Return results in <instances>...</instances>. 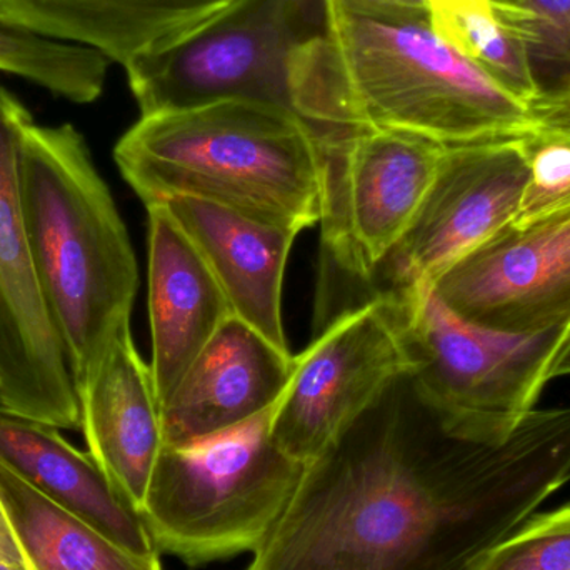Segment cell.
<instances>
[{
  "instance_id": "6",
  "label": "cell",
  "mask_w": 570,
  "mask_h": 570,
  "mask_svg": "<svg viewBox=\"0 0 570 570\" xmlns=\"http://www.w3.org/2000/svg\"><path fill=\"white\" fill-rule=\"evenodd\" d=\"M328 19V0H236L203 26L126 67L140 114L226 100L295 112L292 59L327 30Z\"/></svg>"
},
{
  "instance_id": "7",
  "label": "cell",
  "mask_w": 570,
  "mask_h": 570,
  "mask_svg": "<svg viewBox=\"0 0 570 570\" xmlns=\"http://www.w3.org/2000/svg\"><path fill=\"white\" fill-rule=\"evenodd\" d=\"M402 295L417 357L409 379L415 399L458 434L489 442L508 439L534 411L569 328L498 334L452 314L431 285Z\"/></svg>"
},
{
  "instance_id": "27",
  "label": "cell",
  "mask_w": 570,
  "mask_h": 570,
  "mask_svg": "<svg viewBox=\"0 0 570 570\" xmlns=\"http://www.w3.org/2000/svg\"><path fill=\"white\" fill-rule=\"evenodd\" d=\"M0 570H27L22 566L13 564V562L7 561V559L0 558Z\"/></svg>"
},
{
  "instance_id": "19",
  "label": "cell",
  "mask_w": 570,
  "mask_h": 570,
  "mask_svg": "<svg viewBox=\"0 0 570 570\" xmlns=\"http://www.w3.org/2000/svg\"><path fill=\"white\" fill-rule=\"evenodd\" d=\"M0 501L27 570H163L159 556L127 551L0 462Z\"/></svg>"
},
{
  "instance_id": "8",
  "label": "cell",
  "mask_w": 570,
  "mask_h": 570,
  "mask_svg": "<svg viewBox=\"0 0 570 570\" xmlns=\"http://www.w3.org/2000/svg\"><path fill=\"white\" fill-rule=\"evenodd\" d=\"M415 368L407 301L399 292H381L335 317L294 355L274 411V442L302 465L311 464Z\"/></svg>"
},
{
  "instance_id": "1",
  "label": "cell",
  "mask_w": 570,
  "mask_h": 570,
  "mask_svg": "<svg viewBox=\"0 0 570 570\" xmlns=\"http://www.w3.org/2000/svg\"><path fill=\"white\" fill-rule=\"evenodd\" d=\"M415 405L375 407L305 465L246 570H478L570 481V407L489 442Z\"/></svg>"
},
{
  "instance_id": "30",
  "label": "cell",
  "mask_w": 570,
  "mask_h": 570,
  "mask_svg": "<svg viewBox=\"0 0 570 570\" xmlns=\"http://www.w3.org/2000/svg\"><path fill=\"white\" fill-rule=\"evenodd\" d=\"M394 2L415 3V6H429L428 0H394Z\"/></svg>"
},
{
  "instance_id": "18",
  "label": "cell",
  "mask_w": 570,
  "mask_h": 570,
  "mask_svg": "<svg viewBox=\"0 0 570 570\" xmlns=\"http://www.w3.org/2000/svg\"><path fill=\"white\" fill-rule=\"evenodd\" d=\"M236 0H0L33 32L97 50L126 69L203 26Z\"/></svg>"
},
{
  "instance_id": "3",
  "label": "cell",
  "mask_w": 570,
  "mask_h": 570,
  "mask_svg": "<svg viewBox=\"0 0 570 570\" xmlns=\"http://www.w3.org/2000/svg\"><path fill=\"white\" fill-rule=\"evenodd\" d=\"M114 159L146 207L186 197L298 234L321 220V139L283 107L226 100L140 116Z\"/></svg>"
},
{
  "instance_id": "23",
  "label": "cell",
  "mask_w": 570,
  "mask_h": 570,
  "mask_svg": "<svg viewBox=\"0 0 570 570\" xmlns=\"http://www.w3.org/2000/svg\"><path fill=\"white\" fill-rule=\"evenodd\" d=\"M519 142L528 159L529 180L515 219L570 206V117L549 107Z\"/></svg>"
},
{
  "instance_id": "28",
  "label": "cell",
  "mask_w": 570,
  "mask_h": 570,
  "mask_svg": "<svg viewBox=\"0 0 570 570\" xmlns=\"http://www.w3.org/2000/svg\"><path fill=\"white\" fill-rule=\"evenodd\" d=\"M556 107H558L561 112H564L566 116L570 117V94L568 97H566L564 100H561V102H554Z\"/></svg>"
},
{
  "instance_id": "26",
  "label": "cell",
  "mask_w": 570,
  "mask_h": 570,
  "mask_svg": "<svg viewBox=\"0 0 570 570\" xmlns=\"http://www.w3.org/2000/svg\"><path fill=\"white\" fill-rule=\"evenodd\" d=\"M562 375H570V334L552 362L549 379L562 377Z\"/></svg>"
},
{
  "instance_id": "21",
  "label": "cell",
  "mask_w": 570,
  "mask_h": 570,
  "mask_svg": "<svg viewBox=\"0 0 570 570\" xmlns=\"http://www.w3.org/2000/svg\"><path fill=\"white\" fill-rule=\"evenodd\" d=\"M435 29L499 86L541 112L546 104L528 47L502 26L485 0H451L431 9Z\"/></svg>"
},
{
  "instance_id": "17",
  "label": "cell",
  "mask_w": 570,
  "mask_h": 570,
  "mask_svg": "<svg viewBox=\"0 0 570 570\" xmlns=\"http://www.w3.org/2000/svg\"><path fill=\"white\" fill-rule=\"evenodd\" d=\"M59 431L0 409V462L127 551L159 556L139 512L112 488L92 455Z\"/></svg>"
},
{
  "instance_id": "20",
  "label": "cell",
  "mask_w": 570,
  "mask_h": 570,
  "mask_svg": "<svg viewBox=\"0 0 570 570\" xmlns=\"http://www.w3.org/2000/svg\"><path fill=\"white\" fill-rule=\"evenodd\" d=\"M110 60L97 50L33 32L0 10V72L73 104L99 99Z\"/></svg>"
},
{
  "instance_id": "16",
  "label": "cell",
  "mask_w": 570,
  "mask_h": 570,
  "mask_svg": "<svg viewBox=\"0 0 570 570\" xmlns=\"http://www.w3.org/2000/svg\"><path fill=\"white\" fill-rule=\"evenodd\" d=\"M229 302L233 315L288 351L283 322L285 266L298 233L204 200L166 203Z\"/></svg>"
},
{
  "instance_id": "2",
  "label": "cell",
  "mask_w": 570,
  "mask_h": 570,
  "mask_svg": "<svg viewBox=\"0 0 570 570\" xmlns=\"http://www.w3.org/2000/svg\"><path fill=\"white\" fill-rule=\"evenodd\" d=\"M321 37L291 66L297 116L314 129L412 134L442 146L515 139L539 110L499 86L435 29L431 7L328 0Z\"/></svg>"
},
{
  "instance_id": "13",
  "label": "cell",
  "mask_w": 570,
  "mask_h": 570,
  "mask_svg": "<svg viewBox=\"0 0 570 570\" xmlns=\"http://www.w3.org/2000/svg\"><path fill=\"white\" fill-rule=\"evenodd\" d=\"M294 355L230 315L160 407L169 448L194 444L253 421L291 381Z\"/></svg>"
},
{
  "instance_id": "12",
  "label": "cell",
  "mask_w": 570,
  "mask_h": 570,
  "mask_svg": "<svg viewBox=\"0 0 570 570\" xmlns=\"http://www.w3.org/2000/svg\"><path fill=\"white\" fill-rule=\"evenodd\" d=\"M529 180L519 137L448 146L401 243L385 261L389 291H419L518 217Z\"/></svg>"
},
{
  "instance_id": "5",
  "label": "cell",
  "mask_w": 570,
  "mask_h": 570,
  "mask_svg": "<svg viewBox=\"0 0 570 570\" xmlns=\"http://www.w3.org/2000/svg\"><path fill=\"white\" fill-rule=\"evenodd\" d=\"M276 404L223 434L164 448L140 508L159 554L199 568L263 546L305 468L274 442Z\"/></svg>"
},
{
  "instance_id": "11",
  "label": "cell",
  "mask_w": 570,
  "mask_h": 570,
  "mask_svg": "<svg viewBox=\"0 0 570 570\" xmlns=\"http://www.w3.org/2000/svg\"><path fill=\"white\" fill-rule=\"evenodd\" d=\"M431 288L452 314L485 331H570V206L511 220L442 271Z\"/></svg>"
},
{
  "instance_id": "4",
  "label": "cell",
  "mask_w": 570,
  "mask_h": 570,
  "mask_svg": "<svg viewBox=\"0 0 570 570\" xmlns=\"http://www.w3.org/2000/svg\"><path fill=\"white\" fill-rule=\"evenodd\" d=\"M19 189L40 292L77 387L117 328L130 324L136 254L86 140L70 124L29 127Z\"/></svg>"
},
{
  "instance_id": "29",
  "label": "cell",
  "mask_w": 570,
  "mask_h": 570,
  "mask_svg": "<svg viewBox=\"0 0 570 570\" xmlns=\"http://www.w3.org/2000/svg\"><path fill=\"white\" fill-rule=\"evenodd\" d=\"M428 2L431 9H439V7L445 6V3L451 2V0H428Z\"/></svg>"
},
{
  "instance_id": "15",
  "label": "cell",
  "mask_w": 570,
  "mask_h": 570,
  "mask_svg": "<svg viewBox=\"0 0 570 570\" xmlns=\"http://www.w3.org/2000/svg\"><path fill=\"white\" fill-rule=\"evenodd\" d=\"M149 213V318L160 407L233 315L223 288L166 204Z\"/></svg>"
},
{
  "instance_id": "10",
  "label": "cell",
  "mask_w": 570,
  "mask_h": 570,
  "mask_svg": "<svg viewBox=\"0 0 570 570\" xmlns=\"http://www.w3.org/2000/svg\"><path fill=\"white\" fill-rule=\"evenodd\" d=\"M32 124L0 83V409L80 431L79 397L40 292L20 204V147Z\"/></svg>"
},
{
  "instance_id": "9",
  "label": "cell",
  "mask_w": 570,
  "mask_h": 570,
  "mask_svg": "<svg viewBox=\"0 0 570 570\" xmlns=\"http://www.w3.org/2000/svg\"><path fill=\"white\" fill-rule=\"evenodd\" d=\"M317 132L322 247L342 273L371 281L411 227L445 146L392 130Z\"/></svg>"
},
{
  "instance_id": "14",
  "label": "cell",
  "mask_w": 570,
  "mask_h": 570,
  "mask_svg": "<svg viewBox=\"0 0 570 570\" xmlns=\"http://www.w3.org/2000/svg\"><path fill=\"white\" fill-rule=\"evenodd\" d=\"M76 391L89 454L140 514L166 441L153 372L137 352L130 324L117 328Z\"/></svg>"
},
{
  "instance_id": "22",
  "label": "cell",
  "mask_w": 570,
  "mask_h": 570,
  "mask_svg": "<svg viewBox=\"0 0 570 570\" xmlns=\"http://www.w3.org/2000/svg\"><path fill=\"white\" fill-rule=\"evenodd\" d=\"M505 29L528 47L546 102L570 94V0H485Z\"/></svg>"
},
{
  "instance_id": "25",
  "label": "cell",
  "mask_w": 570,
  "mask_h": 570,
  "mask_svg": "<svg viewBox=\"0 0 570 570\" xmlns=\"http://www.w3.org/2000/svg\"><path fill=\"white\" fill-rule=\"evenodd\" d=\"M0 558L7 559V561L13 562V564L26 568L22 551H20L19 542H17L12 528H10V522L9 519H7L2 501H0Z\"/></svg>"
},
{
  "instance_id": "24",
  "label": "cell",
  "mask_w": 570,
  "mask_h": 570,
  "mask_svg": "<svg viewBox=\"0 0 570 570\" xmlns=\"http://www.w3.org/2000/svg\"><path fill=\"white\" fill-rule=\"evenodd\" d=\"M478 570H570V502L531 515Z\"/></svg>"
}]
</instances>
